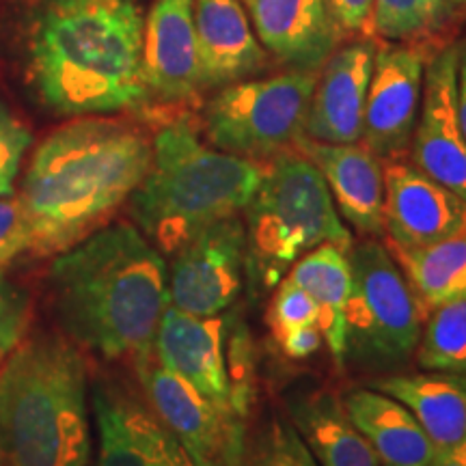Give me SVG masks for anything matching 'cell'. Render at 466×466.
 Returning <instances> with one entry per match:
<instances>
[{"label": "cell", "instance_id": "7402d4cb", "mask_svg": "<svg viewBox=\"0 0 466 466\" xmlns=\"http://www.w3.org/2000/svg\"><path fill=\"white\" fill-rule=\"evenodd\" d=\"M288 415L319 466H382L333 391L296 393L288 401Z\"/></svg>", "mask_w": 466, "mask_h": 466}, {"label": "cell", "instance_id": "4fadbf2b", "mask_svg": "<svg viewBox=\"0 0 466 466\" xmlns=\"http://www.w3.org/2000/svg\"><path fill=\"white\" fill-rule=\"evenodd\" d=\"M458 61L460 44L445 46L428 58L410 156L419 171L466 201V138L458 119Z\"/></svg>", "mask_w": 466, "mask_h": 466}, {"label": "cell", "instance_id": "d4e9b609", "mask_svg": "<svg viewBox=\"0 0 466 466\" xmlns=\"http://www.w3.org/2000/svg\"><path fill=\"white\" fill-rule=\"evenodd\" d=\"M389 250L415 291L423 316L466 291V225L425 247Z\"/></svg>", "mask_w": 466, "mask_h": 466}, {"label": "cell", "instance_id": "83f0119b", "mask_svg": "<svg viewBox=\"0 0 466 466\" xmlns=\"http://www.w3.org/2000/svg\"><path fill=\"white\" fill-rule=\"evenodd\" d=\"M247 466H319L289 419L272 417L248 450Z\"/></svg>", "mask_w": 466, "mask_h": 466}, {"label": "cell", "instance_id": "ac0fdd59", "mask_svg": "<svg viewBox=\"0 0 466 466\" xmlns=\"http://www.w3.org/2000/svg\"><path fill=\"white\" fill-rule=\"evenodd\" d=\"M296 149L319 168L339 217L367 238L384 236V167L365 145L318 143L302 137Z\"/></svg>", "mask_w": 466, "mask_h": 466}, {"label": "cell", "instance_id": "d6986e66", "mask_svg": "<svg viewBox=\"0 0 466 466\" xmlns=\"http://www.w3.org/2000/svg\"><path fill=\"white\" fill-rule=\"evenodd\" d=\"M195 31L201 89H220L268 67L242 0H195Z\"/></svg>", "mask_w": 466, "mask_h": 466}, {"label": "cell", "instance_id": "cb8c5ba5", "mask_svg": "<svg viewBox=\"0 0 466 466\" xmlns=\"http://www.w3.org/2000/svg\"><path fill=\"white\" fill-rule=\"evenodd\" d=\"M350 250L324 244L309 250L291 268L289 279L316 300L319 330L337 363H346V307L350 299Z\"/></svg>", "mask_w": 466, "mask_h": 466}, {"label": "cell", "instance_id": "52a82bcc", "mask_svg": "<svg viewBox=\"0 0 466 466\" xmlns=\"http://www.w3.org/2000/svg\"><path fill=\"white\" fill-rule=\"evenodd\" d=\"M346 359L365 370H391L415 354L423 309L393 253L376 238L350 248Z\"/></svg>", "mask_w": 466, "mask_h": 466}, {"label": "cell", "instance_id": "e0dca14e", "mask_svg": "<svg viewBox=\"0 0 466 466\" xmlns=\"http://www.w3.org/2000/svg\"><path fill=\"white\" fill-rule=\"evenodd\" d=\"M268 55L289 69L318 72L339 48L341 28L330 0H242Z\"/></svg>", "mask_w": 466, "mask_h": 466}, {"label": "cell", "instance_id": "9a60e30c", "mask_svg": "<svg viewBox=\"0 0 466 466\" xmlns=\"http://www.w3.org/2000/svg\"><path fill=\"white\" fill-rule=\"evenodd\" d=\"M374 39H357L326 58L309 102L305 137L318 143L363 141L365 106L376 56Z\"/></svg>", "mask_w": 466, "mask_h": 466}, {"label": "cell", "instance_id": "f1b7e54d", "mask_svg": "<svg viewBox=\"0 0 466 466\" xmlns=\"http://www.w3.org/2000/svg\"><path fill=\"white\" fill-rule=\"evenodd\" d=\"M319 324V309L316 300L294 283L291 279H283L275 296H272L270 309H268V326H270L275 341L289 335L291 330L305 329V326Z\"/></svg>", "mask_w": 466, "mask_h": 466}, {"label": "cell", "instance_id": "836d02e7", "mask_svg": "<svg viewBox=\"0 0 466 466\" xmlns=\"http://www.w3.org/2000/svg\"><path fill=\"white\" fill-rule=\"evenodd\" d=\"M149 458L151 466H192L190 460L182 451V447L162 428L158 419H154V425H151Z\"/></svg>", "mask_w": 466, "mask_h": 466}, {"label": "cell", "instance_id": "44dd1931", "mask_svg": "<svg viewBox=\"0 0 466 466\" xmlns=\"http://www.w3.org/2000/svg\"><path fill=\"white\" fill-rule=\"evenodd\" d=\"M350 419L384 466H430L436 447L404 404L374 387L350 389L341 395Z\"/></svg>", "mask_w": 466, "mask_h": 466}, {"label": "cell", "instance_id": "30bf717a", "mask_svg": "<svg viewBox=\"0 0 466 466\" xmlns=\"http://www.w3.org/2000/svg\"><path fill=\"white\" fill-rule=\"evenodd\" d=\"M154 357L208 401L248 421L253 398L233 376L229 318L190 316L168 302L156 333Z\"/></svg>", "mask_w": 466, "mask_h": 466}, {"label": "cell", "instance_id": "277c9868", "mask_svg": "<svg viewBox=\"0 0 466 466\" xmlns=\"http://www.w3.org/2000/svg\"><path fill=\"white\" fill-rule=\"evenodd\" d=\"M264 177V162L227 154L177 116L151 138V165L130 197L134 223L160 253L173 255L218 220L240 217Z\"/></svg>", "mask_w": 466, "mask_h": 466}, {"label": "cell", "instance_id": "4dcf8cb0", "mask_svg": "<svg viewBox=\"0 0 466 466\" xmlns=\"http://www.w3.org/2000/svg\"><path fill=\"white\" fill-rule=\"evenodd\" d=\"M31 143V130L0 102V197L15 192L17 171Z\"/></svg>", "mask_w": 466, "mask_h": 466}, {"label": "cell", "instance_id": "7c38bea8", "mask_svg": "<svg viewBox=\"0 0 466 466\" xmlns=\"http://www.w3.org/2000/svg\"><path fill=\"white\" fill-rule=\"evenodd\" d=\"M425 66L428 56L415 44L376 46L360 143L380 160H400L410 149L423 100Z\"/></svg>", "mask_w": 466, "mask_h": 466}, {"label": "cell", "instance_id": "1f68e13d", "mask_svg": "<svg viewBox=\"0 0 466 466\" xmlns=\"http://www.w3.org/2000/svg\"><path fill=\"white\" fill-rule=\"evenodd\" d=\"M33 248V227L20 197H0V268Z\"/></svg>", "mask_w": 466, "mask_h": 466}, {"label": "cell", "instance_id": "ffe728a7", "mask_svg": "<svg viewBox=\"0 0 466 466\" xmlns=\"http://www.w3.org/2000/svg\"><path fill=\"white\" fill-rule=\"evenodd\" d=\"M370 387L391 395L415 415L436 456L466 441V374L423 370L376 378Z\"/></svg>", "mask_w": 466, "mask_h": 466}, {"label": "cell", "instance_id": "7a4b0ae2", "mask_svg": "<svg viewBox=\"0 0 466 466\" xmlns=\"http://www.w3.org/2000/svg\"><path fill=\"white\" fill-rule=\"evenodd\" d=\"M151 165L141 126L108 116H78L35 149L20 201L33 227L35 253H63L130 201Z\"/></svg>", "mask_w": 466, "mask_h": 466}, {"label": "cell", "instance_id": "5b68a950", "mask_svg": "<svg viewBox=\"0 0 466 466\" xmlns=\"http://www.w3.org/2000/svg\"><path fill=\"white\" fill-rule=\"evenodd\" d=\"M89 378L66 335L25 337L0 367V450L7 466H86Z\"/></svg>", "mask_w": 466, "mask_h": 466}, {"label": "cell", "instance_id": "d590c367", "mask_svg": "<svg viewBox=\"0 0 466 466\" xmlns=\"http://www.w3.org/2000/svg\"><path fill=\"white\" fill-rule=\"evenodd\" d=\"M458 119L466 138V42L460 44L458 61Z\"/></svg>", "mask_w": 466, "mask_h": 466}, {"label": "cell", "instance_id": "e575fe53", "mask_svg": "<svg viewBox=\"0 0 466 466\" xmlns=\"http://www.w3.org/2000/svg\"><path fill=\"white\" fill-rule=\"evenodd\" d=\"M277 343L288 359L305 360L309 357H313V354L322 348L324 337L319 326H305V329L291 330L289 335L281 337Z\"/></svg>", "mask_w": 466, "mask_h": 466}, {"label": "cell", "instance_id": "74e56055", "mask_svg": "<svg viewBox=\"0 0 466 466\" xmlns=\"http://www.w3.org/2000/svg\"><path fill=\"white\" fill-rule=\"evenodd\" d=\"M450 7L456 11V14H462V11H466V0H445Z\"/></svg>", "mask_w": 466, "mask_h": 466}, {"label": "cell", "instance_id": "484cf974", "mask_svg": "<svg viewBox=\"0 0 466 466\" xmlns=\"http://www.w3.org/2000/svg\"><path fill=\"white\" fill-rule=\"evenodd\" d=\"M423 324L417 365L428 371L466 374V291L432 309Z\"/></svg>", "mask_w": 466, "mask_h": 466}, {"label": "cell", "instance_id": "ba28073f", "mask_svg": "<svg viewBox=\"0 0 466 466\" xmlns=\"http://www.w3.org/2000/svg\"><path fill=\"white\" fill-rule=\"evenodd\" d=\"M318 72L244 78L225 85L203 108L206 141L227 154L266 162L294 149L305 137V119Z\"/></svg>", "mask_w": 466, "mask_h": 466}, {"label": "cell", "instance_id": "8d00e7d4", "mask_svg": "<svg viewBox=\"0 0 466 466\" xmlns=\"http://www.w3.org/2000/svg\"><path fill=\"white\" fill-rule=\"evenodd\" d=\"M430 466H466V441L462 442V445H458L456 450H451L447 453H439Z\"/></svg>", "mask_w": 466, "mask_h": 466}, {"label": "cell", "instance_id": "2e32d148", "mask_svg": "<svg viewBox=\"0 0 466 466\" xmlns=\"http://www.w3.org/2000/svg\"><path fill=\"white\" fill-rule=\"evenodd\" d=\"M147 102H188L201 91L195 0H156L143 26Z\"/></svg>", "mask_w": 466, "mask_h": 466}, {"label": "cell", "instance_id": "f546056e", "mask_svg": "<svg viewBox=\"0 0 466 466\" xmlns=\"http://www.w3.org/2000/svg\"><path fill=\"white\" fill-rule=\"evenodd\" d=\"M31 326V296L0 268V363L20 346Z\"/></svg>", "mask_w": 466, "mask_h": 466}, {"label": "cell", "instance_id": "f35d334b", "mask_svg": "<svg viewBox=\"0 0 466 466\" xmlns=\"http://www.w3.org/2000/svg\"><path fill=\"white\" fill-rule=\"evenodd\" d=\"M0 466H5V462H3V450H0Z\"/></svg>", "mask_w": 466, "mask_h": 466}, {"label": "cell", "instance_id": "8992f818", "mask_svg": "<svg viewBox=\"0 0 466 466\" xmlns=\"http://www.w3.org/2000/svg\"><path fill=\"white\" fill-rule=\"evenodd\" d=\"M244 212L248 258L268 283L279 281L309 250L354 247L324 175L296 147L264 162V177Z\"/></svg>", "mask_w": 466, "mask_h": 466}, {"label": "cell", "instance_id": "d6a6232c", "mask_svg": "<svg viewBox=\"0 0 466 466\" xmlns=\"http://www.w3.org/2000/svg\"><path fill=\"white\" fill-rule=\"evenodd\" d=\"M330 9L341 33H371L374 0H330Z\"/></svg>", "mask_w": 466, "mask_h": 466}, {"label": "cell", "instance_id": "6da1fadb", "mask_svg": "<svg viewBox=\"0 0 466 466\" xmlns=\"http://www.w3.org/2000/svg\"><path fill=\"white\" fill-rule=\"evenodd\" d=\"M48 281L58 326L74 346L132 363L154 354L168 268L137 227L93 231L56 255Z\"/></svg>", "mask_w": 466, "mask_h": 466}, {"label": "cell", "instance_id": "8fae6325", "mask_svg": "<svg viewBox=\"0 0 466 466\" xmlns=\"http://www.w3.org/2000/svg\"><path fill=\"white\" fill-rule=\"evenodd\" d=\"M247 259V225L240 217L209 225L173 253L168 302L190 316H220L240 294Z\"/></svg>", "mask_w": 466, "mask_h": 466}, {"label": "cell", "instance_id": "5bb4252c", "mask_svg": "<svg viewBox=\"0 0 466 466\" xmlns=\"http://www.w3.org/2000/svg\"><path fill=\"white\" fill-rule=\"evenodd\" d=\"M384 233L389 247L415 248L439 242L466 225V201L415 165H384Z\"/></svg>", "mask_w": 466, "mask_h": 466}, {"label": "cell", "instance_id": "3957f363", "mask_svg": "<svg viewBox=\"0 0 466 466\" xmlns=\"http://www.w3.org/2000/svg\"><path fill=\"white\" fill-rule=\"evenodd\" d=\"M143 26L137 0H44L28 66L46 106L63 116L145 106Z\"/></svg>", "mask_w": 466, "mask_h": 466}, {"label": "cell", "instance_id": "4316f807", "mask_svg": "<svg viewBox=\"0 0 466 466\" xmlns=\"http://www.w3.org/2000/svg\"><path fill=\"white\" fill-rule=\"evenodd\" d=\"M456 15L445 0H374L371 33L384 42L417 44L441 33Z\"/></svg>", "mask_w": 466, "mask_h": 466}, {"label": "cell", "instance_id": "9c48e42d", "mask_svg": "<svg viewBox=\"0 0 466 466\" xmlns=\"http://www.w3.org/2000/svg\"><path fill=\"white\" fill-rule=\"evenodd\" d=\"M147 404L192 466H247V419L199 395L154 354L134 363Z\"/></svg>", "mask_w": 466, "mask_h": 466}, {"label": "cell", "instance_id": "603a6c76", "mask_svg": "<svg viewBox=\"0 0 466 466\" xmlns=\"http://www.w3.org/2000/svg\"><path fill=\"white\" fill-rule=\"evenodd\" d=\"M91 406L100 441L96 466H151L149 436L156 415L149 404L121 384L97 380Z\"/></svg>", "mask_w": 466, "mask_h": 466}]
</instances>
